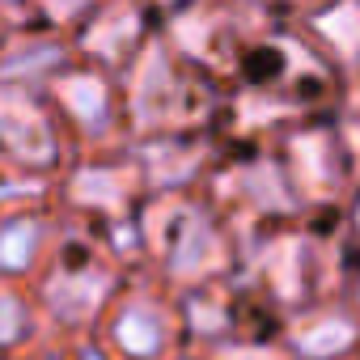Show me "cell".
<instances>
[{
	"label": "cell",
	"instance_id": "6da1fadb",
	"mask_svg": "<svg viewBox=\"0 0 360 360\" xmlns=\"http://www.w3.org/2000/svg\"><path fill=\"white\" fill-rule=\"evenodd\" d=\"M136 233L144 276H153L169 292L221 284L238 271V233L208 195H148L140 204Z\"/></svg>",
	"mask_w": 360,
	"mask_h": 360
},
{
	"label": "cell",
	"instance_id": "7a4b0ae2",
	"mask_svg": "<svg viewBox=\"0 0 360 360\" xmlns=\"http://www.w3.org/2000/svg\"><path fill=\"white\" fill-rule=\"evenodd\" d=\"M119 94L127 140L200 131L225 106V85L191 60H183L161 34H153L140 47V56L119 72Z\"/></svg>",
	"mask_w": 360,
	"mask_h": 360
},
{
	"label": "cell",
	"instance_id": "3957f363",
	"mask_svg": "<svg viewBox=\"0 0 360 360\" xmlns=\"http://www.w3.org/2000/svg\"><path fill=\"white\" fill-rule=\"evenodd\" d=\"M127 276L131 267H123L98 238L64 225L60 246L51 250V259L30 284V297L43 314L47 335L60 343L89 339Z\"/></svg>",
	"mask_w": 360,
	"mask_h": 360
},
{
	"label": "cell",
	"instance_id": "277c9868",
	"mask_svg": "<svg viewBox=\"0 0 360 360\" xmlns=\"http://www.w3.org/2000/svg\"><path fill=\"white\" fill-rule=\"evenodd\" d=\"M110 360H174L187 347L178 301L165 284L131 271L89 335Z\"/></svg>",
	"mask_w": 360,
	"mask_h": 360
},
{
	"label": "cell",
	"instance_id": "5b68a950",
	"mask_svg": "<svg viewBox=\"0 0 360 360\" xmlns=\"http://www.w3.org/2000/svg\"><path fill=\"white\" fill-rule=\"evenodd\" d=\"M276 157L301 208H343L352 191V131L347 110L343 119L305 115L280 131Z\"/></svg>",
	"mask_w": 360,
	"mask_h": 360
},
{
	"label": "cell",
	"instance_id": "8992f818",
	"mask_svg": "<svg viewBox=\"0 0 360 360\" xmlns=\"http://www.w3.org/2000/svg\"><path fill=\"white\" fill-rule=\"evenodd\" d=\"M43 98L56 110V119L72 144V157L77 153H110V148L127 144L119 77L72 60L60 77L47 81Z\"/></svg>",
	"mask_w": 360,
	"mask_h": 360
},
{
	"label": "cell",
	"instance_id": "52a82bcc",
	"mask_svg": "<svg viewBox=\"0 0 360 360\" xmlns=\"http://www.w3.org/2000/svg\"><path fill=\"white\" fill-rule=\"evenodd\" d=\"M72 144L47 106L43 94L0 85V165L56 183V174L68 165Z\"/></svg>",
	"mask_w": 360,
	"mask_h": 360
},
{
	"label": "cell",
	"instance_id": "ba28073f",
	"mask_svg": "<svg viewBox=\"0 0 360 360\" xmlns=\"http://www.w3.org/2000/svg\"><path fill=\"white\" fill-rule=\"evenodd\" d=\"M64 34L81 64H94V68L119 77L140 56V47L157 34V18L144 0H102L85 18H77L72 30H64Z\"/></svg>",
	"mask_w": 360,
	"mask_h": 360
},
{
	"label": "cell",
	"instance_id": "9c48e42d",
	"mask_svg": "<svg viewBox=\"0 0 360 360\" xmlns=\"http://www.w3.org/2000/svg\"><path fill=\"white\" fill-rule=\"evenodd\" d=\"M64 238V217L51 200L0 208V284H34Z\"/></svg>",
	"mask_w": 360,
	"mask_h": 360
},
{
	"label": "cell",
	"instance_id": "30bf717a",
	"mask_svg": "<svg viewBox=\"0 0 360 360\" xmlns=\"http://www.w3.org/2000/svg\"><path fill=\"white\" fill-rule=\"evenodd\" d=\"M288 360H356V309L343 297L314 301L280 318L271 335Z\"/></svg>",
	"mask_w": 360,
	"mask_h": 360
},
{
	"label": "cell",
	"instance_id": "8fae6325",
	"mask_svg": "<svg viewBox=\"0 0 360 360\" xmlns=\"http://www.w3.org/2000/svg\"><path fill=\"white\" fill-rule=\"evenodd\" d=\"M292 30L339 81L352 85V77H356V47H360L356 0H322V5L305 9L301 18H292Z\"/></svg>",
	"mask_w": 360,
	"mask_h": 360
},
{
	"label": "cell",
	"instance_id": "7c38bea8",
	"mask_svg": "<svg viewBox=\"0 0 360 360\" xmlns=\"http://www.w3.org/2000/svg\"><path fill=\"white\" fill-rule=\"evenodd\" d=\"M51 339L43 326V314L26 284H0V360H13L30 352L34 343Z\"/></svg>",
	"mask_w": 360,
	"mask_h": 360
},
{
	"label": "cell",
	"instance_id": "4fadbf2b",
	"mask_svg": "<svg viewBox=\"0 0 360 360\" xmlns=\"http://www.w3.org/2000/svg\"><path fill=\"white\" fill-rule=\"evenodd\" d=\"M208 360H288V356H284V347L276 339L238 335V339H225V343L208 347Z\"/></svg>",
	"mask_w": 360,
	"mask_h": 360
},
{
	"label": "cell",
	"instance_id": "5bb4252c",
	"mask_svg": "<svg viewBox=\"0 0 360 360\" xmlns=\"http://www.w3.org/2000/svg\"><path fill=\"white\" fill-rule=\"evenodd\" d=\"M13 360H72V343L43 339V343H34L30 352H22V356H13Z\"/></svg>",
	"mask_w": 360,
	"mask_h": 360
},
{
	"label": "cell",
	"instance_id": "9a60e30c",
	"mask_svg": "<svg viewBox=\"0 0 360 360\" xmlns=\"http://www.w3.org/2000/svg\"><path fill=\"white\" fill-rule=\"evenodd\" d=\"M72 360H110V356H106L94 339H77V343H72Z\"/></svg>",
	"mask_w": 360,
	"mask_h": 360
},
{
	"label": "cell",
	"instance_id": "2e32d148",
	"mask_svg": "<svg viewBox=\"0 0 360 360\" xmlns=\"http://www.w3.org/2000/svg\"><path fill=\"white\" fill-rule=\"evenodd\" d=\"M267 5H276V9H280V13H288V18H301L305 9L322 5V0H267Z\"/></svg>",
	"mask_w": 360,
	"mask_h": 360
},
{
	"label": "cell",
	"instance_id": "e0dca14e",
	"mask_svg": "<svg viewBox=\"0 0 360 360\" xmlns=\"http://www.w3.org/2000/svg\"><path fill=\"white\" fill-rule=\"evenodd\" d=\"M174 360H208V352H204V347H183Z\"/></svg>",
	"mask_w": 360,
	"mask_h": 360
},
{
	"label": "cell",
	"instance_id": "ac0fdd59",
	"mask_svg": "<svg viewBox=\"0 0 360 360\" xmlns=\"http://www.w3.org/2000/svg\"><path fill=\"white\" fill-rule=\"evenodd\" d=\"M5 30H9V22H5V13H0V34H5Z\"/></svg>",
	"mask_w": 360,
	"mask_h": 360
}]
</instances>
